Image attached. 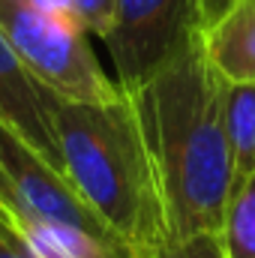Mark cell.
Segmentation results:
<instances>
[{"label": "cell", "instance_id": "8fae6325", "mask_svg": "<svg viewBox=\"0 0 255 258\" xmlns=\"http://www.w3.org/2000/svg\"><path fill=\"white\" fill-rule=\"evenodd\" d=\"M156 258H228L219 231H201L183 240H168Z\"/></svg>", "mask_w": 255, "mask_h": 258}, {"label": "cell", "instance_id": "5b68a950", "mask_svg": "<svg viewBox=\"0 0 255 258\" xmlns=\"http://www.w3.org/2000/svg\"><path fill=\"white\" fill-rule=\"evenodd\" d=\"M216 6L219 0H117L105 45L120 90L150 84L207 27Z\"/></svg>", "mask_w": 255, "mask_h": 258}, {"label": "cell", "instance_id": "8992f818", "mask_svg": "<svg viewBox=\"0 0 255 258\" xmlns=\"http://www.w3.org/2000/svg\"><path fill=\"white\" fill-rule=\"evenodd\" d=\"M51 90L42 87L0 33V123L63 171L51 132Z\"/></svg>", "mask_w": 255, "mask_h": 258}, {"label": "cell", "instance_id": "7c38bea8", "mask_svg": "<svg viewBox=\"0 0 255 258\" xmlns=\"http://www.w3.org/2000/svg\"><path fill=\"white\" fill-rule=\"evenodd\" d=\"M0 258H39L12 228H6L0 222Z\"/></svg>", "mask_w": 255, "mask_h": 258}, {"label": "cell", "instance_id": "3957f363", "mask_svg": "<svg viewBox=\"0 0 255 258\" xmlns=\"http://www.w3.org/2000/svg\"><path fill=\"white\" fill-rule=\"evenodd\" d=\"M0 222L39 258H141L60 168L0 123Z\"/></svg>", "mask_w": 255, "mask_h": 258}, {"label": "cell", "instance_id": "ba28073f", "mask_svg": "<svg viewBox=\"0 0 255 258\" xmlns=\"http://www.w3.org/2000/svg\"><path fill=\"white\" fill-rule=\"evenodd\" d=\"M225 132L231 147V192L255 171V81H225Z\"/></svg>", "mask_w": 255, "mask_h": 258}, {"label": "cell", "instance_id": "9c48e42d", "mask_svg": "<svg viewBox=\"0 0 255 258\" xmlns=\"http://www.w3.org/2000/svg\"><path fill=\"white\" fill-rule=\"evenodd\" d=\"M219 237L228 258H255V171L228 195Z\"/></svg>", "mask_w": 255, "mask_h": 258}, {"label": "cell", "instance_id": "52a82bcc", "mask_svg": "<svg viewBox=\"0 0 255 258\" xmlns=\"http://www.w3.org/2000/svg\"><path fill=\"white\" fill-rule=\"evenodd\" d=\"M201 42L225 81H255V0H228L201 30Z\"/></svg>", "mask_w": 255, "mask_h": 258}, {"label": "cell", "instance_id": "6da1fadb", "mask_svg": "<svg viewBox=\"0 0 255 258\" xmlns=\"http://www.w3.org/2000/svg\"><path fill=\"white\" fill-rule=\"evenodd\" d=\"M225 78L210 66L201 33L150 84L135 90L159 174L171 240L222 231L231 195Z\"/></svg>", "mask_w": 255, "mask_h": 258}, {"label": "cell", "instance_id": "30bf717a", "mask_svg": "<svg viewBox=\"0 0 255 258\" xmlns=\"http://www.w3.org/2000/svg\"><path fill=\"white\" fill-rule=\"evenodd\" d=\"M48 3H54L60 12H66L84 33H93L99 39L111 33L117 0H48Z\"/></svg>", "mask_w": 255, "mask_h": 258}, {"label": "cell", "instance_id": "277c9868", "mask_svg": "<svg viewBox=\"0 0 255 258\" xmlns=\"http://www.w3.org/2000/svg\"><path fill=\"white\" fill-rule=\"evenodd\" d=\"M0 33L21 63L54 96L72 102H108L120 84L99 66L87 33L48 0H0Z\"/></svg>", "mask_w": 255, "mask_h": 258}, {"label": "cell", "instance_id": "7a4b0ae2", "mask_svg": "<svg viewBox=\"0 0 255 258\" xmlns=\"http://www.w3.org/2000/svg\"><path fill=\"white\" fill-rule=\"evenodd\" d=\"M51 132L63 174L141 258L171 240L156 162L135 96L72 102L51 96Z\"/></svg>", "mask_w": 255, "mask_h": 258}, {"label": "cell", "instance_id": "4fadbf2b", "mask_svg": "<svg viewBox=\"0 0 255 258\" xmlns=\"http://www.w3.org/2000/svg\"><path fill=\"white\" fill-rule=\"evenodd\" d=\"M225 3H228V0H219V6H216V12H219V9H222V6H225Z\"/></svg>", "mask_w": 255, "mask_h": 258}]
</instances>
